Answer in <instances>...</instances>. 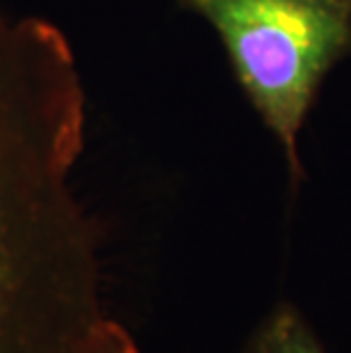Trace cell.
I'll use <instances>...</instances> for the list:
<instances>
[{
  "mask_svg": "<svg viewBox=\"0 0 351 353\" xmlns=\"http://www.w3.org/2000/svg\"><path fill=\"white\" fill-rule=\"evenodd\" d=\"M219 37L253 110L301 178L299 132L324 78L351 55V0H178Z\"/></svg>",
  "mask_w": 351,
  "mask_h": 353,
  "instance_id": "cell-2",
  "label": "cell"
},
{
  "mask_svg": "<svg viewBox=\"0 0 351 353\" xmlns=\"http://www.w3.org/2000/svg\"><path fill=\"white\" fill-rule=\"evenodd\" d=\"M87 94L53 21L0 5V353H139L76 196Z\"/></svg>",
  "mask_w": 351,
  "mask_h": 353,
  "instance_id": "cell-1",
  "label": "cell"
},
{
  "mask_svg": "<svg viewBox=\"0 0 351 353\" xmlns=\"http://www.w3.org/2000/svg\"><path fill=\"white\" fill-rule=\"evenodd\" d=\"M240 353H326L315 328L292 303H279L253 328Z\"/></svg>",
  "mask_w": 351,
  "mask_h": 353,
  "instance_id": "cell-3",
  "label": "cell"
}]
</instances>
